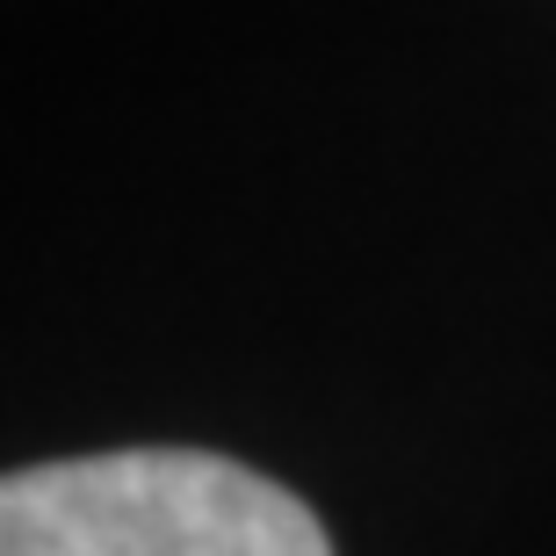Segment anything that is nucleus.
Wrapping results in <instances>:
<instances>
[{"label": "nucleus", "mask_w": 556, "mask_h": 556, "mask_svg": "<svg viewBox=\"0 0 556 556\" xmlns=\"http://www.w3.org/2000/svg\"><path fill=\"white\" fill-rule=\"evenodd\" d=\"M0 556H332L275 477L203 448H109L0 484Z\"/></svg>", "instance_id": "obj_1"}]
</instances>
